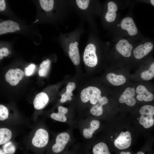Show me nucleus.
Wrapping results in <instances>:
<instances>
[{
    "instance_id": "1",
    "label": "nucleus",
    "mask_w": 154,
    "mask_h": 154,
    "mask_svg": "<svg viewBox=\"0 0 154 154\" xmlns=\"http://www.w3.org/2000/svg\"><path fill=\"white\" fill-rule=\"evenodd\" d=\"M37 13L31 24H49L58 30L73 10L70 0H33Z\"/></svg>"
},
{
    "instance_id": "2",
    "label": "nucleus",
    "mask_w": 154,
    "mask_h": 154,
    "mask_svg": "<svg viewBox=\"0 0 154 154\" xmlns=\"http://www.w3.org/2000/svg\"><path fill=\"white\" fill-rule=\"evenodd\" d=\"M71 7L80 22L88 23L90 29L96 27V17L100 14L102 4L99 0H70Z\"/></svg>"
},
{
    "instance_id": "3",
    "label": "nucleus",
    "mask_w": 154,
    "mask_h": 154,
    "mask_svg": "<svg viewBox=\"0 0 154 154\" xmlns=\"http://www.w3.org/2000/svg\"><path fill=\"white\" fill-rule=\"evenodd\" d=\"M119 8L117 2L115 0H106L102 4L99 15L102 24L104 28L112 24L116 20Z\"/></svg>"
},
{
    "instance_id": "4",
    "label": "nucleus",
    "mask_w": 154,
    "mask_h": 154,
    "mask_svg": "<svg viewBox=\"0 0 154 154\" xmlns=\"http://www.w3.org/2000/svg\"><path fill=\"white\" fill-rule=\"evenodd\" d=\"M101 92L98 88L94 86H90L83 89L80 94L82 101L86 103L90 101L92 105L96 104L102 97Z\"/></svg>"
},
{
    "instance_id": "5",
    "label": "nucleus",
    "mask_w": 154,
    "mask_h": 154,
    "mask_svg": "<svg viewBox=\"0 0 154 154\" xmlns=\"http://www.w3.org/2000/svg\"><path fill=\"white\" fill-rule=\"evenodd\" d=\"M141 116L139 123L145 128L151 127L154 124V107L147 105L143 106L139 110Z\"/></svg>"
},
{
    "instance_id": "6",
    "label": "nucleus",
    "mask_w": 154,
    "mask_h": 154,
    "mask_svg": "<svg viewBox=\"0 0 154 154\" xmlns=\"http://www.w3.org/2000/svg\"><path fill=\"white\" fill-rule=\"evenodd\" d=\"M96 45L91 42L86 46L83 54V60L87 66L93 67L97 64L98 58L96 53Z\"/></svg>"
},
{
    "instance_id": "7",
    "label": "nucleus",
    "mask_w": 154,
    "mask_h": 154,
    "mask_svg": "<svg viewBox=\"0 0 154 154\" xmlns=\"http://www.w3.org/2000/svg\"><path fill=\"white\" fill-rule=\"evenodd\" d=\"M48 139V134L47 131L44 129H39L35 133L32 140V143L36 147H43L47 144Z\"/></svg>"
},
{
    "instance_id": "8",
    "label": "nucleus",
    "mask_w": 154,
    "mask_h": 154,
    "mask_svg": "<svg viewBox=\"0 0 154 154\" xmlns=\"http://www.w3.org/2000/svg\"><path fill=\"white\" fill-rule=\"evenodd\" d=\"M120 29L126 31L128 35L131 36L136 35L138 30L133 19L127 17L123 18L119 24Z\"/></svg>"
},
{
    "instance_id": "9",
    "label": "nucleus",
    "mask_w": 154,
    "mask_h": 154,
    "mask_svg": "<svg viewBox=\"0 0 154 154\" xmlns=\"http://www.w3.org/2000/svg\"><path fill=\"white\" fill-rule=\"evenodd\" d=\"M24 72L19 68L11 69L9 70L5 75L6 81L12 86L16 85L24 77Z\"/></svg>"
},
{
    "instance_id": "10",
    "label": "nucleus",
    "mask_w": 154,
    "mask_h": 154,
    "mask_svg": "<svg viewBox=\"0 0 154 154\" xmlns=\"http://www.w3.org/2000/svg\"><path fill=\"white\" fill-rule=\"evenodd\" d=\"M70 138L69 134L62 132L58 134L56 139V143L52 146V149L55 153L61 152L64 149Z\"/></svg>"
},
{
    "instance_id": "11",
    "label": "nucleus",
    "mask_w": 154,
    "mask_h": 154,
    "mask_svg": "<svg viewBox=\"0 0 154 154\" xmlns=\"http://www.w3.org/2000/svg\"><path fill=\"white\" fill-rule=\"evenodd\" d=\"M131 142V137L130 133L127 131L121 132L115 140L114 144L116 147L119 149H123L129 147Z\"/></svg>"
},
{
    "instance_id": "12",
    "label": "nucleus",
    "mask_w": 154,
    "mask_h": 154,
    "mask_svg": "<svg viewBox=\"0 0 154 154\" xmlns=\"http://www.w3.org/2000/svg\"><path fill=\"white\" fill-rule=\"evenodd\" d=\"M116 48L117 51L124 57L131 56L133 46L127 40L124 39L119 40L116 44Z\"/></svg>"
},
{
    "instance_id": "13",
    "label": "nucleus",
    "mask_w": 154,
    "mask_h": 154,
    "mask_svg": "<svg viewBox=\"0 0 154 154\" xmlns=\"http://www.w3.org/2000/svg\"><path fill=\"white\" fill-rule=\"evenodd\" d=\"M135 92L134 88H126L119 99V102L121 103H125L129 106H133L135 104L136 100L134 97Z\"/></svg>"
},
{
    "instance_id": "14",
    "label": "nucleus",
    "mask_w": 154,
    "mask_h": 154,
    "mask_svg": "<svg viewBox=\"0 0 154 154\" xmlns=\"http://www.w3.org/2000/svg\"><path fill=\"white\" fill-rule=\"evenodd\" d=\"M153 45L151 42H147L140 44L133 51V54L137 59L142 58L148 54L153 49Z\"/></svg>"
},
{
    "instance_id": "15",
    "label": "nucleus",
    "mask_w": 154,
    "mask_h": 154,
    "mask_svg": "<svg viewBox=\"0 0 154 154\" xmlns=\"http://www.w3.org/2000/svg\"><path fill=\"white\" fill-rule=\"evenodd\" d=\"M136 92L138 94L136 96L137 99L140 101L150 102L154 99L153 94L149 92L144 86H138L136 88Z\"/></svg>"
},
{
    "instance_id": "16",
    "label": "nucleus",
    "mask_w": 154,
    "mask_h": 154,
    "mask_svg": "<svg viewBox=\"0 0 154 154\" xmlns=\"http://www.w3.org/2000/svg\"><path fill=\"white\" fill-rule=\"evenodd\" d=\"M47 95L44 92L40 93L36 96L33 102L35 108L37 110H41L44 108L49 101Z\"/></svg>"
},
{
    "instance_id": "17",
    "label": "nucleus",
    "mask_w": 154,
    "mask_h": 154,
    "mask_svg": "<svg viewBox=\"0 0 154 154\" xmlns=\"http://www.w3.org/2000/svg\"><path fill=\"white\" fill-rule=\"evenodd\" d=\"M106 78L109 82L115 86L123 84L126 81V78L123 76L117 75L112 73H108L107 75Z\"/></svg>"
},
{
    "instance_id": "18",
    "label": "nucleus",
    "mask_w": 154,
    "mask_h": 154,
    "mask_svg": "<svg viewBox=\"0 0 154 154\" xmlns=\"http://www.w3.org/2000/svg\"><path fill=\"white\" fill-rule=\"evenodd\" d=\"M58 112L53 113L51 114L50 116L51 118L57 121L65 122L67 120L65 114L68 111V109L62 106H59L58 107Z\"/></svg>"
},
{
    "instance_id": "19",
    "label": "nucleus",
    "mask_w": 154,
    "mask_h": 154,
    "mask_svg": "<svg viewBox=\"0 0 154 154\" xmlns=\"http://www.w3.org/2000/svg\"><path fill=\"white\" fill-rule=\"evenodd\" d=\"M100 123L97 120H93L90 123V127L89 128L84 129L83 131L84 136L87 139L92 137L93 134L100 127Z\"/></svg>"
},
{
    "instance_id": "20",
    "label": "nucleus",
    "mask_w": 154,
    "mask_h": 154,
    "mask_svg": "<svg viewBox=\"0 0 154 154\" xmlns=\"http://www.w3.org/2000/svg\"><path fill=\"white\" fill-rule=\"evenodd\" d=\"M12 136V132L9 129L7 128H0V145L9 141Z\"/></svg>"
},
{
    "instance_id": "21",
    "label": "nucleus",
    "mask_w": 154,
    "mask_h": 154,
    "mask_svg": "<svg viewBox=\"0 0 154 154\" xmlns=\"http://www.w3.org/2000/svg\"><path fill=\"white\" fill-rule=\"evenodd\" d=\"M94 154H110L108 146L103 142H100L96 145L93 148Z\"/></svg>"
},
{
    "instance_id": "22",
    "label": "nucleus",
    "mask_w": 154,
    "mask_h": 154,
    "mask_svg": "<svg viewBox=\"0 0 154 154\" xmlns=\"http://www.w3.org/2000/svg\"><path fill=\"white\" fill-rule=\"evenodd\" d=\"M50 61L48 59L43 61L40 64L38 73L40 77L45 76L47 75L50 68Z\"/></svg>"
},
{
    "instance_id": "23",
    "label": "nucleus",
    "mask_w": 154,
    "mask_h": 154,
    "mask_svg": "<svg viewBox=\"0 0 154 154\" xmlns=\"http://www.w3.org/2000/svg\"><path fill=\"white\" fill-rule=\"evenodd\" d=\"M154 76V63H153L149 68L147 71L143 72L141 77L143 80H149L152 79Z\"/></svg>"
},
{
    "instance_id": "24",
    "label": "nucleus",
    "mask_w": 154,
    "mask_h": 154,
    "mask_svg": "<svg viewBox=\"0 0 154 154\" xmlns=\"http://www.w3.org/2000/svg\"><path fill=\"white\" fill-rule=\"evenodd\" d=\"M3 149L4 154H13L15 152V147L11 141H9L4 144L3 146Z\"/></svg>"
},
{
    "instance_id": "25",
    "label": "nucleus",
    "mask_w": 154,
    "mask_h": 154,
    "mask_svg": "<svg viewBox=\"0 0 154 154\" xmlns=\"http://www.w3.org/2000/svg\"><path fill=\"white\" fill-rule=\"evenodd\" d=\"M94 105L91 108L90 113L94 116H101L103 112V105L98 102Z\"/></svg>"
},
{
    "instance_id": "26",
    "label": "nucleus",
    "mask_w": 154,
    "mask_h": 154,
    "mask_svg": "<svg viewBox=\"0 0 154 154\" xmlns=\"http://www.w3.org/2000/svg\"><path fill=\"white\" fill-rule=\"evenodd\" d=\"M9 112L7 108L2 105H0V120L6 119L8 117Z\"/></svg>"
},
{
    "instance_id": "27",
    "label": "nucleus",
    "mask_w": 154,
    "mask_h": 154,
    "mask_svg": "<svg viewBox=\"0 0 154 154\" xmlns=\"http://www.w3.org/2000/svg\"><path fill=\"white\" fill-rule=\"evenodd\" d=\"M36 65L34 64H31L25 68V74L27 76L31 75L34 73Z\"/></svg>"
},
{
    "instance_id": "28",
    "label": "nucleus",
    "mask_w": 154,
    "mask_h": 154,
    "mask_svg": "<svg viewBox=\"0 0 154 154\" xmlns=\"http://www.w3.org/2000/svg\"><path fill=\"white\" fill-rule=\"evenodd\" d=\"M11 52L6 47H3L0 48V60L2 59L3 57H6L11 54Z\"/></svg>"
},
{
    "instance_id": "29",
    "label": "nucleus",
    "mask_w": 154,
    "mask_h": 154,
    "mask_svg": "<svg viewBox=\"0 0 154 154\" xmlns=\"http://www.w3.org/2000/svg\"><path fill=\"white\" fill-rule=\"evenodd\" d=\"M76 88L75 84L73 82H70L66 86V92L70 93L73 91Z\"/></svg>"
},
{
    "instance_id": "30",
    "label": "nucleus",
    "mask_w": 154,
    "mask_h": 154,
    "mask_svg": "<svg viewBox=\"0 0 154 154\" xmlns=\"http://www.w3.org/2000/svg\"><path fill=\"white\" fill-rule=\"evenodd\" d=\"M98 102L102 105H104L108 103V100L106 97L103 96L100 98Z\"/></svg>"
},
{
    "instance_id": "31",
    "label": "nucleus",
    "mask_w": 154,
    "mask_h": 154,
    "mask_svg": "<svg viewBox=\"0 0 154 154\" xmlns=\"http://www.w3.org/2000/svg\"><path fill=\"white\" fill-rule=\"evenodd\" d=\"M67 100V98L66 96L65 93L62 94L61 95V98L60 100V102L63 103L66 102Z\"/></svg>"
},
{
    "instance_id": "32",
    "label": "nucleus",
    "mask_w": 154,
    "mask_h": 154,
    "mask_svg": "<svg viewBox=\"0 0 154 154\" xmlns=\"http://www.w3.org/2000/svg\"><path fill=\"white\" fill-rule=\"evenodd\" d=\"M120 154H131V153L129 152H121L120 153Z\"/></svg>"
},
{
    "instance_id": "33",
    "label": "nucleus",
    "mask_w": 154,
    "mask_h": 154,
    "mask_svg": "<svg viewBox=\"0 0 154 154\" xmlns=\"http://www.w3.org/2000/svg\"><path fill=\"white\" fill-rule=\"evenodd\" d=\"M150 3L153 6H154V0H149Z\"/></svg>"
},
{
    "instance_id": "34",
    "label": "nucleus",
    "mask_w": 154,
    "mask_h": 154,
    "mask_svg": "<svg viewBox=\"0 0 154 154\" xmlns=\"http://www.w3.org/2000/svg\"><path fill=\"white\" fill-rule=\"evenodd\" d=\"M0 154H4L3 150L0 149Z\"/></svg>"
},
{
    "instance_id": "35",
    "label": "nucleus",
    "mask_w": 154,
    "mask_h": 154,
    "mask_svg": "<svg viewBox=\"0 0 154 154\" xmlns=\"http://www.w3.org/2000/svg\"><path fill=\"white\" fill-rule=\"evenodd\" d=\"M144 153L140 151L137 153V154H144Z\"/></svg>"
}]
</instances>
